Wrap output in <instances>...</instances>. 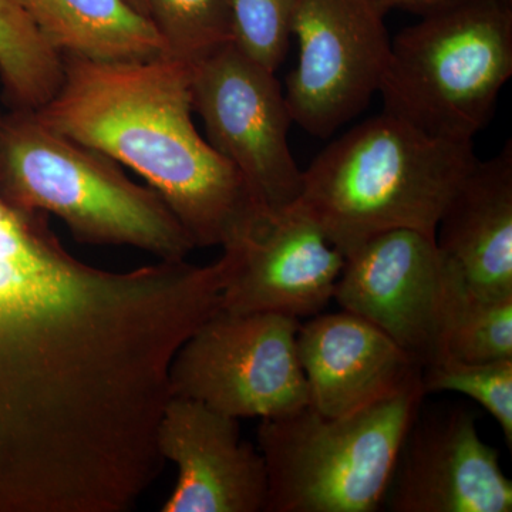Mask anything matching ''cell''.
Returning a JSON list of instances; mask_svg holds the SVG:
<instances>
[{"label": "cell", "instance_id": "6da1fadb", "mask_svg": "<svg viewBox=\"0 0 512 512\" xmlns=\"http://www.w3.org/2000/svg\"><path fill=\"white\" fill-rule=\"evenodd\" d=\"M62 59V86L33 111L37 119L143 177L195 248L224 247L262 211L237 168L195 127L190 64Z\"/></svg>", "mask_w": 512, "mask_h": 512}, {"label": "cell", "instance_id": "7a4b0ae2", "mask_svg": "<svg viewBox=\"0 0 512 512\" xmlns=\"http://www.w3.org/2000/svg\"><path fill=\"white\" fill-rule=\"evenodd\" d=\"M476 161L473 141L430 136L383 111L330 143L302 171L293 207L345 258L393 229L436 237L441 215Z\"/></svg>", "mask_w": 512, "mask_h": 512}, {"label": "cell", "instance_id": "3957f363", "mask_svg": "<svg viewBox=\"0 0 512 512\" xmlns=\"http://www.w3.org/2000/svg\"><path fill=\"white\" fill-rule=\"evenodd\" d=\"M0 190L25 210L60 218L82 244L133 247L160 261H184L195 249L156 190L33 111L0 114Z\"/></svg>", "mask_w": 512, "mask_h": 512}, {"label": "cell", "instance_id": "277c9868", "mask_svg": "<svg viewBox=\"0 0 512 512\" xmlns=\"http://www.w3.org/2000/svg\"><path fill=\"white\" fill-rule=\"evenodd\" d=\"M512 74V0H454L402 30L379 93L430 136L473 141Z\"/></svg>", "mask_w": 512, "mask_h": 512}, {"label": "cell", "instance_id": "5b68a950", "mask_svg": "<svg viewBox=\"0 0 512 512\" xmlns=\"http://www.w3.org/2000/svg\"><path fill=\"white\" fill-rule=\"evenodd\" d=\"M426 396L419 383L346 416H326L309 403L261 419L264 512L380 510L404 437Z\"/></svg>", "mask_w": 512, "mask_h": 512}, {"label": "cell", "instance_id": "8992f818", "mask_svg": "<svg viewBox=\"0 0 512 512\" xmlns=\"http://www.w3.org/2000/svg\"><path fill=\"white\" fill-rule=\"evenodd\" d=\"M113 286L110 269L67 251L49 215L0 190V384L47 375L76 356L109 308Z\"/></svg>", "mask_w": 512, "mask_h": 512}, {"label": "cell", "instance_id": "52a82bcc", "mask_svg": "<svg viewBox=\"0 0 512 512\" xmlns=\"http://www.w3.org/2000/svg\"><path fill=\"white\" fill-rule=\"evenodd\" d=\"M299 319L278 313L218 311L175 353L170 397L197 400L217 412L282 416L309 404L299 362Z\"/></svg>", "mask_w": 512, "mask_h": 512}, {"label": "cell", "instance_id": "ba28073f", "mask_svg": "<svg viewBox=\"0 0 512 512\" xmlns=\"http://www.w3.org/2000/svg\"><path fill=\"white\" fill-rule=\"evenodd\" d=\"M191 97L208 143L237 168L259 210L292 207L302 171L289 148L293 121L275 72L228 43L192 64Z\"/></svg>", "mask_w": 512, "mask_h": 512}, {"label": "cell", "instance_id": "9c48e42d", "mask_svg": "<svg viewBox=\"0 0 512 512\" xmlns=\"http://www.w3.org/2000/svg\"><path fill=\"white\" fill-rule=\"evenodd\" d=\"M298 63L286 79L293 123L328 138L366 109L389 62L384 15L370 0H296Z\"/></svg>", "mask_w": 512, "mask_h": 512}, {"label": "cell", "instance_id": "30bf717a", "mask_svg": "<svg viewBox=\"0 0 512 512\" xmlns=\"http://www.w3.org/2000/svg\"><path fill=\"white\" fill-rule=\"evenodd\" d=\"M450 265L436 237L393 229L345 258L333 299L396 342L421 367L443 356Z\"/></svg>", "mask_w": 512, "mask_h": 512}, {"label": "cell", "instance_id": "8fae6325", "mask_svg": "<svg viewBox=\"0 0 512 512\" xmlns=\"http://www.w3.org/2000/svg\"><path fill=\"white\" fill-rule=\"evenodd\" d=\"M221 311L319 315L335 295L345 256L298 208L259 212L225 244Z\"/></svg>", "mask_w": 512, "mask_h": 512}, {"label": "cell", "instance_id": "7c38bea8", "mask_svg": "<svg viewBox=\"0 0 512 512\" xmlns=\"http://www.w3.org/2000/svg\"><path fill=\"white\" fill-rule=\"evenodd\" d=\"M383 507L393 512H511L512 481L497 448L464 407L419 410L407 430Z\"/></svg>", "mask_w": 512, "mask_h": 512}, {"label": "cell", "instance_id": "4fadbf2b", "mask_svg": "<svg viewBox=\"0 0 512 512\" xmlns=\"http://www.w3.org/2000/svg\"><path fill=\"white\" fill-rule=\"evenodd\" d=\"M157 447L178 470L161 511H264V458L241 439L235 417L197 400L170 397L158 424Z\"/></svg>", "mask_w": 512, "mask_h": 512}, {"label": "cell", "instance_id": "5bb4252c", "mask_svg": "<svg viewBox=\"0 0 512 512\" xmlns=\"http://www.w3.org/2000/svg\"><path fill=\"white\" fill-rule=\"evenodd\" d=\"M296 348L309 403L326 416L360 412L421 383L423 367L409 353L348 311L299 326Z\"/></svg>", "mask_w": 512, "mask_h": 512}, {"label": "cell", "instance_id": "9a60e30c", "mask_svg": "<svg viewBox=\"0 0 512 512\" xmlns=\"http://www.w3.org/2000/svg\"><path fill=\"white\" fill-rule=\"evenodd\" d=\"M436 242L471 291L512 296L511 143L470 168L441 215Z\"/></svg>", "mask_w": 512, "mask_h": 512}, {"label": "cell", "instance_id": "2e32d148", "mask_svg": "<svg viewBox=\"0 0 512 512\" xmlns=\"http://www.w3.org/2000/svg\"><path fill=\"white\" fill-rule=\"evenodd\" d=\"M59 56L141 62L164 56L151 20L127 0H20Z\"/></svg>", "mask_w": 512, "mask_h": 512}, {"label": "cell", "instance_id": "e0dca14e", "mask_svg": "<svg viewBox=\"0 0 512 512\" xmlns=\"http://www.w3.org/2000/svg\"><path fill=\"white\" fill-rule=\"evenodd\" d=\"M63 59L20 0H0V86L6 110L37 111L63 83Z\"/></svg>", "mask_w": 512, "mask_h": 512}, {"label": "cell", "instance_id": "ac0fdd59", "mask_svg": "<svg viewBox=\"0 0 512 512\" xmlns=\"http://www.w3.org/2000/svg\"><path fill=\"white\" fill-rule=\"evenodd\" d=\"M448 265L450 281L444 315L443 356L466 362L512 359V296L485 298L478 295L464 284L450 262Z\"/></svg>", "mask_w": 512, "mask_h": 512}, {"label": "cell", "instance_id": "d6986e66", "mask_svg": "<svg viewBox=\"0 0 512 512\" xmlns=\"http://www.w3.org/2000/svg\"><path fill=\"white\" fill-rule=\"evenodd\" d=\"M147 18L164 43V56L200 62L234 42V0H144Z\"/></svg>", "mask_w": 512, "mask_h": 512}, {"label": "cell", "instance_id": "ffe728a7", "mask_svg": "<svg viewBox=\"0 0 512 512\" xmlns=\"http://www.w3.org/2000/svg\"><path fill=\"white\" fill-rule=\"evenodd\" d=\"M424 392H456L476 400L500 424L512 446V359L466 362L440 357L421 372Z\"/></svg>", "mask_w": 512, "mask_h": 512}, {"label": "cell", "instance_id": "44dd1931", "mask_svg": "<svg viewBox=\"0 0 512 512\" xmlns=\"http://www.w3.org/2000/svg\"><path fill=\"white\" fill-rule=\"evenodd\" d=\"M296 0H234V43L276 72L288 53Z\"/></svg>", "mask_w": 512, "mask_h": 512}, {"label": "cell", "instance_id": "7402d4cb", "mask_svg": "<svg viewBox=\"0 0 512 512\" xmlns=\"http://www.w3.org/2000/svg\"><path fill=\"white\" fill-rule=\"evenodd\" d=\"M383 15H386L390 9H402L407 12L416 13L421 18L430 13L446 8L454 0H370Z\"/></svg>", "mask_w": 512, "mask_h": 512}, {"label": "cell", "instance_id": "603a6c76", "mask_svg": "<svg viewBox=\"0 0 512 512\" xmlns=\"http://www.w3.org/2000/svg\"><path fill=\"white\" fill-rule=\"evenodd\" d=\"M127 2L130 3L131 6H134L138 12L147 16L146 3H144V0H127Z\"/></svg>", "mask_w": 512, "mask_h": 512}]
</instances>
